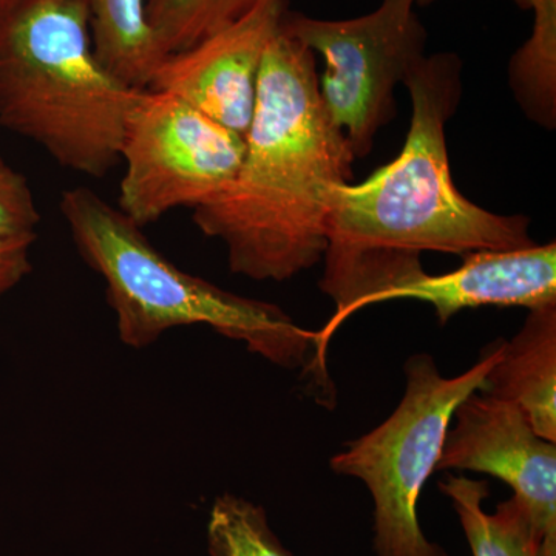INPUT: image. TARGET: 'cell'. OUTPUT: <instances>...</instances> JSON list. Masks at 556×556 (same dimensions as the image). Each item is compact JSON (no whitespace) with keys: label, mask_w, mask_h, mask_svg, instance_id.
I'll list each match as a JSON object with an SVG mask.
<instances>
[{"label":"cell","mask_w":556,"mask_h":556,"mask_svg":"<svg viewBox=\"0 0 556 556\" xmlns=\"http://www.w3.org/2000/svg\"><path fill=\"white\" fill-rule=\"evenodd\" d=\"M404 86L412 121L401 153L358 185L331 190L321 291L334 316L316 331L317 362L340 327L367 306L426 274L422 252L466 255L535 244L530 219L478 206L456 189L445 126L463 97V61L455 53L424 56Z\"/></svg>","instance_id":"1"},{"label":"cell","mask_w":556,"mask_h":556,"mask_svg":"<svg viewBox=\"0 0 556 556\" xmlns=\"http://www.w3.org/2000/svg\"><path fill=\"white\" fill-rule=\"evenodd\" d=\"M244 139L237 178L193 208V225L225 244L230 273L287 281L324 260L331 190L356 159L321 102L313 51L280 27L263 53Z\"/></svg>","instance_id":"2"},{"label":"cell","mask_w":556,"mask_h":556,"mask_svg":"<svg viewBox=\"0 0 556 556\" xmlns=\"http://www.w3.org/2000/svg\"><path fill=\"white\" fill-rule=\"evenodd\" d=\"M60 208L76 251L105 281L124 345L144 350L170 329L207 325L277 367L302 369L325 405L334 401L328 371L317 362L316 331L299 327L274 303L241 298L179 269L94 190H65Z\"/></svg>","instance_id":"3"},{"label":"cell","mask_w":556,"mask_h":556,"mask_svg":"<svg viewBox=\"0 0 556 556\" xmlns=\"http://www.w3.org/2000/svg\"><path fill=\"white\" fill-rule=\"evenodd\" d=\"M138 91L98 60L86 0H28L0 14V126L60 166L91 178L118 166Z\"/></svg>","instance_id":"4"},{"label":"cell","mask_w":556,"mask_h":556,"mask_svg":"<svg viewBox=\"0 0 556 556\" xmlns=\"http://www.w3.org/2000/svg\"><path fill=\"white\" fill-rule=\"evenodd\" d=\"M503 340L490 343L478 364L456 378H444L427 353L405 362L404 397L375 430L331 457L336 475L364 482L375 503V552L378 556H448L427 540L417 503L437 471L445 437L460 402L482 391L485 376L500 358Z\"/></svg>","instance_id":"5"},{"label":"cell","mask_w":556,"mask_h":556,"mask_svg":"<svg viewBox=\"0 0 556 556\" xmlns=\"http://www.w3.org/2000/svg\"><path fill=\"white\" fill-rule=\"evenodd\" d=\"M416 5L382 0L371 13L343 21L291 11L281 17V30L324 60L321 102L356 160L371 152L376 135L396 118L394 89L426 56L427 30Z\"/></svg>","instance_id":"6"},{"label":"cell","mask_w":556,"mask_h":556,"mask_svg":"<svg viewBox=\"0 0 556 556\" xmlns=\"http://www.w3.org/2000/svg\"><path fill=\"white\" fill-rule=\"evenodd\" d=\"M247 139L170 93L139 90L121 144L118 208L139 228L229 189Z\"/></svg>","instance_id":"7"},{"label":"cell","mask_w":556,"mask_h":556,"mask_svg":"<svg viewBox=\"0 0 556 556\" xmlns=\"http://www.w3.org/2000/svg\"><path fill=\"white\" fill-rule=\"evenodd\" d=\"M437 471L501 479L525 504L540 540L538 556H556V442L536 433L514 402L475 391L453 415Z\"/></svg>","instance_id":"8"},{"label":"cell","mask_w":556,"mask_h":556,"mask_svg":"<svg viewBox=\"0 0 556 556\" xmlns=\"http://www.w3.org/2000/svg\"><path fill=\"white\" fill-rule=\"evenodd\" d=\"M289 0H265L239 22L164 60L148 90L174 94L247 138L257 102L263 53Z\"/></svg>","instance_id":"9"},{"label":"cell","mask_w":556,"mask_h":556,"mask_svg":"<svg viewBox=\"0 0 556 556\" xmlns=\"http://www.w3.org/2000/svg\"><path fill=\"white\" fill-rule=\"evenodd\" d=\"M393 300L428 303L441 325L460 311L482 306H521L530 311L555 305V241L517 251L471 252L452 273H426L390 292L386 302Z\"/></svg>","instance_id":"10"},{"label":"cell","mask_w":556,"mask_h":556,"mask_svg":"<svg viewBox=\"0 0 556 556\" xmlns=\"http://www.w3.org/2000/svg\"><path fill=\"white\" fill-rule=\"evenodd\" d=\"M482 391L517 404L541 438L556 442V303L530 309L518 334L503 340Z\"/></svg>","instance_id":"11"},{"label":"cell","mask_w":556,"mask_h":556,"mask_svg":"<svg viewBox=\"0 0 556 556\" xmlns=\"http://www.w3.org/2000/svg\"><path fill=\"white\" fill-rule=\"evenodd\" d=\"M94 53L121 83L148 90L169 54L146 16L144 0H86Z\"/></svg>","instance_id":"12"},{"label":"cell","mask_w":556,"mask_h":556,"mask_svg":"<svg viewBox=\"0 0 556 556\" xmlns=\"http://www.w3.org/2000/svg\"><path fill=\"white\" fill-rule=\"evenodd\" d=\"M459 518L473 556H538L540 540L525 504L517 496L497 504L486 514L482 504L490 496L485 481L447 475L439 482Z\"/></svg>","instance_id":"13"},{"label":"cell","mask_w":556,"mask_h":556,"mask_svg":"<svg viewBox=\"0 0 556 556\" xmlns=\"http://www.w3.org/2000/svg\"><path fill=\"white\" fill-rule=\"evenodd\" d=\"M533 13L532 36L511 56L508 80L518 104L533 123H556V0H515Z\"/></svg>","instance_id":"14"},{"label":"cell","mask_w":556,"mask_h":556,"mask_svg":"<svg viewBox=\"0 0 556 556\" xmlns=\"http://www.w3.org/2000/svg\"><path fill=\"white\" fill-rule=\"evenodd\" d=\"M265 0H148L146 16L167 54L225 30Z\"/></svg>","instance_id":"15"},{"label":"cell","mask_w":556,"mask_h":556,"mask_svg":"<svg viewBox=\"0 0 556 556\" xmlns=\"http://www.w3.org/2000/svg\"><path fill=\"white\" fill-rule=\"evenodd\" d=\"M207 551L211 556H294L270 529L265 508L233 493L212 504Z\"/></svg>","instance_id":"16"},{"label":"cell","mask_w":556,"mask_h":556,"mask_svg":"<svg viewBox=\"0 0 556 556\" xmlns=\"http://www.w3.org/2000/svg\"><path fill=\"white\" fill-rule=\"evenodd\" d=\"M40 212L28 179L0 153V233L38 236Z\"/></svg>","instance_id":"17"},{"label":"cell","mask_w":556,"mask_h":556,"mask_svg":"<svg viewBox=\"0 0 556 556\" xmlns=\"http://www.w3.org/2000/svg\"><path fill=\"white\" fill-rule=\"evenodd\" d=\"M38 236L0 233V299L5 298L33 270L31 249Z\"/></svg>","instance_id":"18"},{"label":"cell","mask_w":556,"mask_h":556,"mask_svg":"<svg viewBox=\"0 0 556 556\" xmlns=\"http://www.w3.org/2000/svg\"><path fill=\"white\" fill-rule=\"evenodd\" d=\"M25 2H28V0H0V14L16 9V7H20Z\"/></svg>","instance_id":"19"},{"label":"cell","mask_w":556,"mask_h":556,"mask_svg":"<svg viewBox=\"0 0 556 556\" xmlns=\"http://www.w3.org/2000/svg\"><path fill=\"white\" fill-rule=\"evenodd\" d=\"M433 2V0H416L417 5H428V3Z\"/></svg>","instance_id":"20"}]
</instances>
